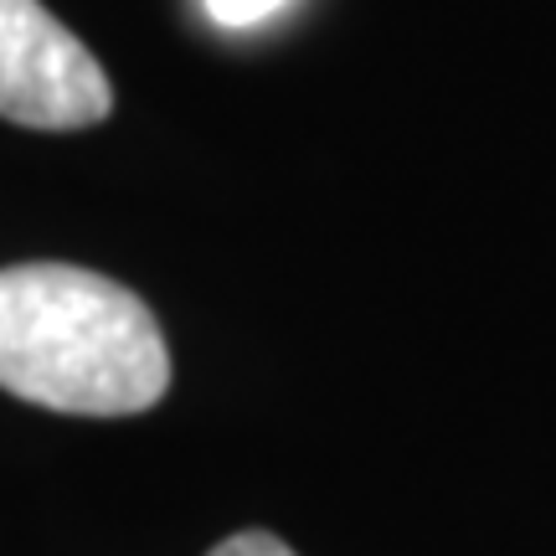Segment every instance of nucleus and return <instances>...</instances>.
<instances>
[{"label":"nucleus","instance_id":"1","mask_svg":"<svg viewBox=\"0 0 556 556\" xmlns=\"http://www.w3.org/2000/svg\"><path fill=\"white\" fill-rule=\"evenodd\" d=\"M0 387L78 417L150 413L170 387V351L150 304L73 263L0 268Z\"/></svg>","mask_w":556,"mask_h":556},{"label":"nucleus","instance_id":"2","mask_svg":"<svg viewBox=\"0 0 556 556\" xmlns=\"http://www.w3.org/2000/svg\"><path fill=\"white\" fill-rule=\"evenodd\" d=\"M114 109L99 58L41 0H0V119L88 129Z\"/></svg>","mask_w":556,"mask_h":556},{"label":"nucleus","instance_id":"3","mask_svg":"<svg viewBox=\"0 0 556 556\" xmlns=\"http://www.w3.org/2000/svg\"><path fill=\"white\" fill-rule=\"evenodd\" d=\"M289 0H206V16L217 21V26H232V31H242V26H258V21L278 16Z\"/></svg>","mask_w":556,"mask_h":556},{"label":"nucleus","instance_id":"4","mask_svg":"<svg viewBox=\"0 0 556 556\" xmlns=\"http://www.w3.org/2000/svg\"><path fill=\"white\" fill-rule=\"evenodd\" d=\"M206 556H294L278 536L268 531H238V536H227L222 546H212Z\"/></svg>","mask_w":556,"mask_h":556}]
</instances>
